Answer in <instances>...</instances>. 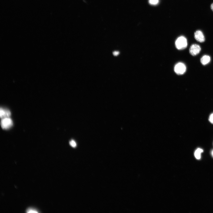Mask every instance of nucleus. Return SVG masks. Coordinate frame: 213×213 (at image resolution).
<instances>
[{"label":"nucleus","instance_id":"obj_4","mask_svg":"<svg viewBox=\"0 0 213 213\" xmlns=\"http://www.w3.org/2000/svg\"><path fill=\"white\" fill-rule=\"evenodd\" d=\"M201 48L200 46L196 44H193L191 45L189 49V52L193 56H195L200 52Z\"/></svg>","mask_w":213,"mask_h":213},{"label":"nucleus","instance_id":"obj_7","mask_svg":"<svg viewBox=\"0 0 213 213\" xmlns=\"http://www.w3.org/2000/svg\"><path fill=\"white\" fill-rule=\"evenodd\" d=\"M210 61V58L208 55H204L201 59V62L204 65L208 63Z\"/></svg>","mask_w":213,"mask_h":213},{"label":"nucleus","instance_id":"obj_2","mask_svg":"<svg viewBox=\"0 0 213 213\" xmlns=\"http://www.w3.org/2000/svg\"><path fill=\"white\" fill-rule=\"evenodd\" d=\"M1 125L2 129H8L12 127L13 125V122L9 117L4 118L2 119Z\"/></svg>","mask_w":213,"mask_h":213},{"label":"nucleus","instance_id":"obj_13","mask_svg":"<svg viewBox=\"0 0 213 213\" xmlns=\"http://www.w3.org/2000/svg\"><path fill=\"white\" fill-rule=\"evenodd\" d=\"M119 52L118 51H114L113 52V54L115 56H117L119 54Z\"/></svg>","mask_w":213,"mask_h":213},{"label":"nucleus","instance_id":"obj_6","mask_svg":"<svg viewBox=\"0 0 213 213\" xmlns=\"http://www.w3.org/2000/svg\"><path fill=\"white\" fill-rule=\"evenodd\" d=\"M11 115V112L9 110L7 109L1 108L0 110V116L1 119L9 117Z\"/></svg>","mask_w":213,"mask_h":213},{"label":"nucleus","instance_id":"obj_14","mask_svg":"<svg viewBox=\"0 0 213 213\" xmlns=\"http://www.w3.org/2000/svg\"><path fill=\"white\" fill-rule=\"evenodd\" d=\"M211 8L212 10L213 11V3L212 4L211 6Z\"/></svg>","mask_w":213,"mask_h":213},{"label":"nucleus","instance_id":"obj_3","mask_svg":"<svg viewBox=\"0 0 213 213\" xmlns=\"http://www.w3.org/2000/svg\"><path fill=\"white\" fill-rule=\"evenodd\" d=\"M186 70V67L184 64L182 62H179L176 64L174 67V71L178 75H182L184 74Z\"/></svg>","mask_w":213,"mask_h":213},{"label":"nucleus","instance_id":"obj_11","mask_svg":"<svg viewBox=\"0 0 213 213\" xmlns=\"http://www.w3.org/2000/svg\"><path fill=\"white\" fill-rule=\"evenodd\" d=\"M70 144L72 147H75L76 146V143L73 140H72L70 142Z\"/></svg>","mask_w":213,"mask_h":213},{"label":"nucleus","instance_id":"obj_12","mask_svg":"<svg viewBox=\"0 0 213 213\" xmlns=\"http://www.w3.org/2000/svg\"><path fill=\"white\" fill-rule=\"evenodd\" d=\"M209 120L213 124V113L210 115L209 117Z\"/></svg>","mask_w":213,"mask_h":213},{"label":"nucleus","instance_id":"obj_9","mask_svg":"<svg viewBox=\"0 0 213 213\" xmlns=\"http://www.w3.org/2000/svg\"><path fill=\"white\" fill-rule=\"evenodd\" d=\"M159 2V0H149V3L151 5H156L158 4Z\"/></svg>","mask_w":213,"mask_h":213},{"label":"nucleus","instance_id":"obj_8","mask_svg":"<svg viewBox=\"0 0 213 213\" xmlns=\"http://www.w3.org/2000/svg\"><path fill=\"white\" fill-rule=\"evenodd\" d=\"M203 152V150L201 148L197 149L194 152V156L197 159H200L201 158V154Z\"/></svg>","mask_w":213,"mask_h":213},{"label":"nucleus","instance_id":"obj_10","mask_svg":"<svg viewBox=\"0 0 213 213\" xmlns=\"http://www.w3.org/2000/svg\"><path fill=\"white\" fill-rule=\"evenodd\" d=\"M27 213H37L38 212L36 209L30 208L28 209L27 210Z\"/></svg>","mask_w":213,"mask_h":213},{"label":"nucleus","instance_id":"obj_15","mask_svg":"<svg viewBox=\"0 0 213 213\" xmlns=\"http://www.w3.org/2000/svg\"><path fill=\"white\" fill-rule=\"evenodd\" d=\"M211 154L212 156L213 157V150H212L211 151Z\"/></svg>","mask_w":213,"mask_h":213},{"label":"nucleus","instance_id":"obj_5","mask_svg":"<svg viewBox=\"0 0 213 213\" xmlns=\"http://www.w3.org/2000/svg\"><path fill=\"white\" fill-rule=\"evenodd\" d=\"M194 37L195 39L200 42H203L205 41L204 35L200 30H197L195 32Z\"/></svg>","mask_w":213,"mask_h":213},{"label":"nucleus","instance_id":"obj_1","mask_svg":"<svg viewBox=\"0 0 213 213\" xmlns=\"http://www.w3.org/2000/svg\"><path fill=\"white\" fill-rule=\"evenodd\" d=\"M175 45L176 47L178 49H184L186 48L187 45V39L184 36L179 37L176 40Z\"/></svg>","mask_w":213,"mask_h":213}]
</instances>
